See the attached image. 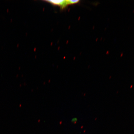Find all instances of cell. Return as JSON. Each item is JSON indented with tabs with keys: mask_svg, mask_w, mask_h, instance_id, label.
I'll return each mask as SVG.
<instances>
[{
	"mask_svg": "<svg viewBox=\"0 0 134 134\" xmlns=\"http://www.w3.org/2000/svg\"><path fill=\"white\" fill-rule=\"evenodd\" d=\"M47 2L54 5L58 6L63 9L70 5L74 4L79 2V0H46Z\"/></svg>",
	"mask_w": 134,
	"mask_h": 134,
	"instance_id": "6da1fadb",
	"label": "cell"
},
{
	"mask_svg": "<svg viewBox=\"0 0 134 134\" xmlns=\"http://www.w3.org/2000/svg\"><path fill=\"white\" fill-rule=\"evenodd\" d=\"M77 118H73L71 119V122L72 123H75L77 121Z\"/></svg>",
	"mask_w": 134,
	"mask_h": 134,
	"instance_id": "7a4b0ae2",
	"label": "cell"
}]
</instances>
